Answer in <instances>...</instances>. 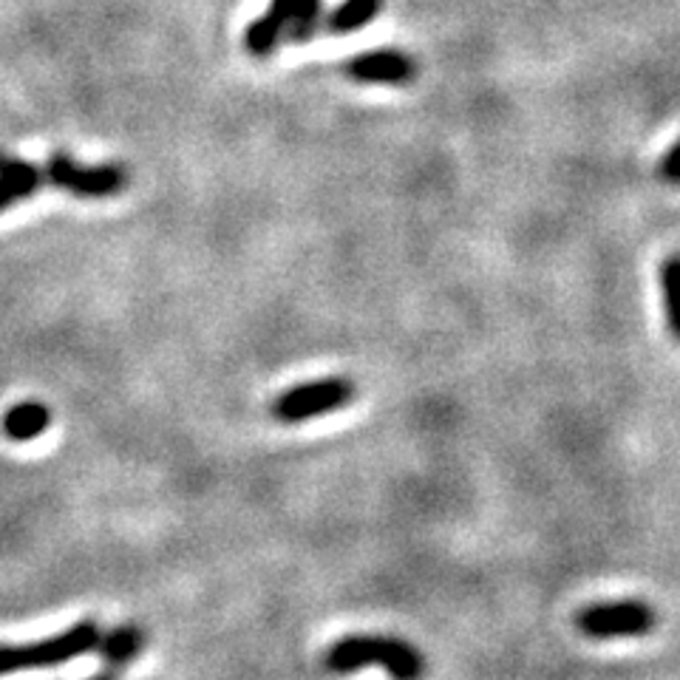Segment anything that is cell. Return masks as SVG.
<instances>
[{
    "mask_svg": "<svg viewBox=\"0 0 680 680\" xmlns=\"http://www.w3.org/2000/svg\"><path fill=\"white\" fill-rule=\"evenodd\" d=\"M658 176H661L667 185H680V140L663 154L661 165H658Z\"/></svg>",
    "mask_w": 680,
    "mask_h": 680,
    "instance_id": "14",
    "label": "cell"
},
{
    "mask_svg": "<svg viewBox=\"0 0 680 680\" xmlns=\"http://www.w3.org/2000/svg\"><path fill=\"white\" fill-rule=\"evenodd\" d=\"M267 14L284 29V40L307 43L323 27V0H270Z\"/></svg>",
    "mask_w": 680,
    "mask_h": 680,
    "instance_id": "7",
    "label": "cell"
},
{
    "mask_svg": "<svg viewBox=\"0 0 680 680\" xmlns=\"http://www.w3.org/2000/svg\"><path fill=\"white\" fill-rule=\"evenodd\" d=\"M14 202H20L18 190H14L12 185H7V182H0V213L9 210V207H12Z\"/></svg>",
    "mask_w": 680,
    "mask_h": 680,
    "instance_id": "15",
    "label": "cell"
},
{
    "mask_svg": "<svg viewBox=\"0 0 680 680\" xmlns=\"http://www.w3.org/2000/svg\"><path fill=\"white\" fill-rule=\"evenodd\" d=\"M96 649L103 655L105 667H128L134 658H140L142 649H145V629L136 627V624H120V627H114L111 632L100 636Z\"/></svg>",
    "mask_w": 680,
    "mask_h": 680,
    "instance_id": "9",
    "label": "cell"
},
{
    "mask_svg": "<svg viewBox=\"0 0 680 680\" xmlns=\"http://www.w3.org/2000/svg\"><path fill=\"white\" fill-rule=\"evenodd\" d=\"M347 78L354 83L369 85H409L418 78V63L414 58L400 49H374V52L354 54L347 65Z\"/></svg>",
    "mask_w": 680,
    "mask_h": 680,
    "instance_id": "6",
    "label": "cell"
},
{
    "mask_svg": "<svg viewBox=\"0 0 680 680\" xmlns=\"http://www.w3.org/2000/svg\"><path fill=\"white\" fill-rule=\"evenodd\" d=\"M85 680H120V669H111V667H105L103 672L91 674V678H85Z\"/></svg>",
    "mask_w": 680,
    "mask_h": 680,
    "instance_id": "16",
    "label": "cell"
},
{
    "mask_svg": "<svg viewBox=\"0 0 680 680\" xmlns=\"http://www.w3.org/2000/svg\"><path fill=\"white\" fill-rule=\"evenodd\" d=\"M0 182L12 185L20 199H29V196H34L45 185L43 167L32 165L27 159H18L12 154H0Z\"/></svg>",
    "mask_w": 680,
    "mask_h": 680,
    "instance_id": "11",
    "label": "cell"
},
{
    "mask_svg": "<svg viewBox=\"0 0 680 680\" xmlns=\"http://www.w3.org/2000/svg\"><path fill=\"white\" fill-rule=\"evenodd\" d=\"M576 627L585 636L598 638H638L655 627V610L643 601L590 604L576 616Z\"/></svg>",
    "mask_w": 680,
    "mask_h": 680,
    "instance_id": "5",
    "label": "cell"
},
{
    "mask_svg": "<svg viewBox=\"0 0 680 680\" xmlns=\"http://www.w3.org/2000/svg\"><path fill=\"white\" fill-rule=\"evenodd\" d=\"M663 301H667L669 329L680 340V256H669L661 267Z\"/></svg>",
    "mask_w": 680,
    "mask_h": 680,
    "instance_id": "13",
    "label": "cell"
},
{
    "mask_svg": "<svg viewBox=\"0 0 680 680\" xmlns=\"http://www.w3.org/2000/svg\"><path fill=\"white\" fill-rule=\"evenodd\" d=\"M49 425H52V411H49V405L38 403V400L14 403L12 409L3 414V434H7L12 443H32V440L45 434Z\"/></svg>",
    "mask_w": 680,
    "mask_h": 680,
    "instance_id": "8",
    "label": "cell"
},
{
    "mask_svg": "<svg viewBox=\"0 0 680 680\" xmlns=\"http://www.w3.org/2000/svg\"><path fill=\"white\" fill-rule=\"evenodd\" d=\"M284 43V29L278 27L270 14L264 12L256 18L245 32V52L256 60H267L278 52V45Z\"/></svg>",
    "mask_w": 680,
    "mask_h": 680,
    "instance_id": "12",
    "label": "cell"
},
{
    "mask_svg": "<svg viewBox=\"0 0 680 680\" xmlns=\"http://www.w3.org/2000/svg\"><path fill=\"white\" fill-rule=\"evenodd\" d=\"M103 629L96 621H80L63 629L60 636L34 643H0V674L27 672V669H52L91 652L100 643Z\"/></svg>",
    "mask_w": 680,
    "mask_h": 680,
    "instance_id": "2",
    "label": "cell"
},
{
    "mask_svg": "<svg viewBox=\"0 0 680 680\" xmlns=\"http://www.w3.org/2000/svg\"><path fill=\"white\" fill-rule=\"evenodd\" d=\"M45 185L71 193L78 199H111L128 187V171L123 165H94L83 167L74 156L54 151L43 167Z\"/></svg>",
    "mask_w": 680,
    "mask_h": 680,
    "instance_id": "3",
    "label": "cell"
},
{
    "mask_svg": "<svg viewBox=\"0 0 680 680\" xmlns=\"http://www.w3.org/2000/svg\"><path fill=\"white\" fill-rule=\"evenodd\" d=\"M363 667H383L394 680H423L425 674L420 649L400 638L349 636L323 655V669L332 674H349Z\"/></svg>",
    "mask_w": 680,
    "mask_h": 680,
    "instance_id": "1",
    "label": "cell"
},
{
    "mask_svg": "<svg viewBox=\"0 0 680 680\" xmlns=\"http://www.w3.org/2000/svg\"><path fill=\"white\" fill-rule=\"evenodd\" d=\"M383 9V0H343L327 20L323 27L332 34H352L367 29Z\"/></svg>",
    "mask_w": 680,
    "mask_h": 680,
    "instance_id": "10",
    "label": "cell"
},
{
    "mask_svg": "<svg viewBox=\"0 0 680 680\" xmlns=\"http://www.w3.org/2000/svg\"><path fill=\"white\" fill-rule=\"evenodd\" d=\"M354 400V383L347 378H327L315 383L296 385L272 403V418L278 423H303L343 409Z\"/></svg>",
    "mask_w": 680,
    "mask_h": 680,
    "instance_id": "4",
    "label": "cell"
}]
</instances>
